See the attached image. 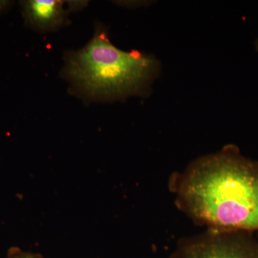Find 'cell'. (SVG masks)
Here are the masks:
<instances>
[{
  "mask_svg": "<svg viewBox=\"0 0 258 258\" xmlns=\"http://www.w3.org/2000/svg\"><path fill=\"white\" fill-rule=\"evenodd\" d=\"M254 46H255L256 50L258 52V37L257 40H256L255 44H254Z\"/></svg>",
  "mask_w": 258,
  "mask_h": 258,
  "instance_id": "52a82bcc",
  "label": "cell"
},
{
  "mask_svg": "<svg viewBox=\"0 0 258 258\" xmlns=\"http://www.w3.org/2000/svg\"><path fill=\"white\" fill-rule=\"evenodd\" d=\"M28 28L40 32H55L69 23V10L59 0H25L20 2Z\"/></svg>",
  "mask_w": 258,
  "mask_h": 258,
  "instance_id": "277c9868",
  "label": "cell"
},
{
  "mask_svg": "<svg viewBox=\"0 0 258 258\" xmlns=\"http://www.w3.org/2000/svg\"><path fill=\"white\" fill-rule=\"evenodd\" d=\"M257 241H258V234H257Z\"/></svg>",
  "mask_w": 258,
  "mask_h": 258,
  "instance_id": "ba28073f",
  "label": "cell"
},
{
  "mask_svg": "<svg viewBox=\"0 0 258 258\" xmlns=\"http://www.w3.org/2000/svg\"><path fill=\"white\" fill-rule=\"evenodd\" d=\"M177 199L212 230L258 231V161L232 146L200 158L181 176Z\"/></svg>",
  "mask_w": 258,
  "mask_h": 258,
  "instance_id": "6da1fadb",
  "label": "cell"
},
{
  "mask_svg": "<svg viewBox=\"0 0 258 258\" xmlns=\"http://www.w3.org/2000/svg\"><path fill=\"white\" fill-rule=\"evenodd\" d=\"M248 233L212 230L182 246L176 258H258V241Z\"/></svg>",
  "mask_w": 258,
  "mask_h": 258,
  "instance_id": "3957f363",
  "label": "cell"
},
{
  "mask_svg": "<svg viewBox=\"0 0 258 258\" xmlns=\"http://www.w3.org/2000/svg\"><path fill=\"white\" fill-rule=\"evenodd\" d=\"M14 5L13 1H0V16L8 13Z\"/></svg>",
  "mask_w": 258,
  "mask_h": 258,
  "instance_id": "5b68a950",
  "label": "cell"
},
{
  "mask_svg": "<svg viewBox=\"0 0 258 258\" xmlns=\"http://www.w3.org/2000/svg\"><path fill=\"white\" fill-rule=\"evenodd\" d=\"M160 70L154 55L115 47L106 27L98 24L84 47L64 54L61 74L84 101L111 102L148 94Z\"/></svg>",
  "mask_w": 258,
  "mask_h": 258,
  "instance_id": "7a4b0ae2",
  "label": "cell"
},
{
  "mask_svg": "<svg viewBox=\"0 0 258 258\" xmlns=\"http://www.w3.org/2000/svg\"><path fill=\"white\" fill-rule=\"evenodd\" d=\"M8 258H36L34 256L30 255L27 253H24L21 251L18 250V249H13L10 252Z\"/></svg>",
  "mask_w": 258,
  "mask_h": 258,
  "instance_id": "8992f818",
  "label": "cell"
}]
</instances>
